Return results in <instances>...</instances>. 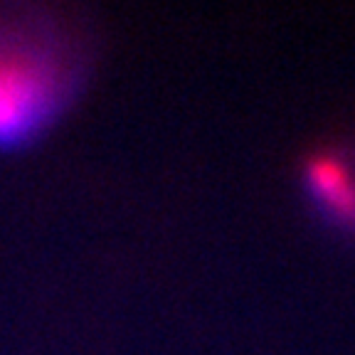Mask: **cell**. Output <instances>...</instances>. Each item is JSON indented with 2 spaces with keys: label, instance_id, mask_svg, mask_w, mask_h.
<instances>
[{
  "label": "cell",
  "instance_id": "cell-1",
  "mask_svg": "<svg viewBox=\"0 0 355 355\" xmlns=\"http://www.w3.org/2000/svg\"><path fill=\"white\" fill-rule=\"evenodd\" d=\"M79 60L52 17L0 6V153L42 139L77 94Z\"/></svg>",
  "mask_w": 355,
  "mask_h": 355
},
{
  "label": "cell",
  "instance_id": "cell-2",
  "mask_svg": "<svg viewBox=\"0 0 355 355\" xmlns=\"http://www.w3.org/2000/svg\"><path fill=\"white\" fill-rule=\"evenodd\" d=\"M309 200L333 225L355 232V166L338 150H318L301 168Z\"/></svg>",
  "mask_w": 355,
  "mask_h": 355
}]
</instances>
